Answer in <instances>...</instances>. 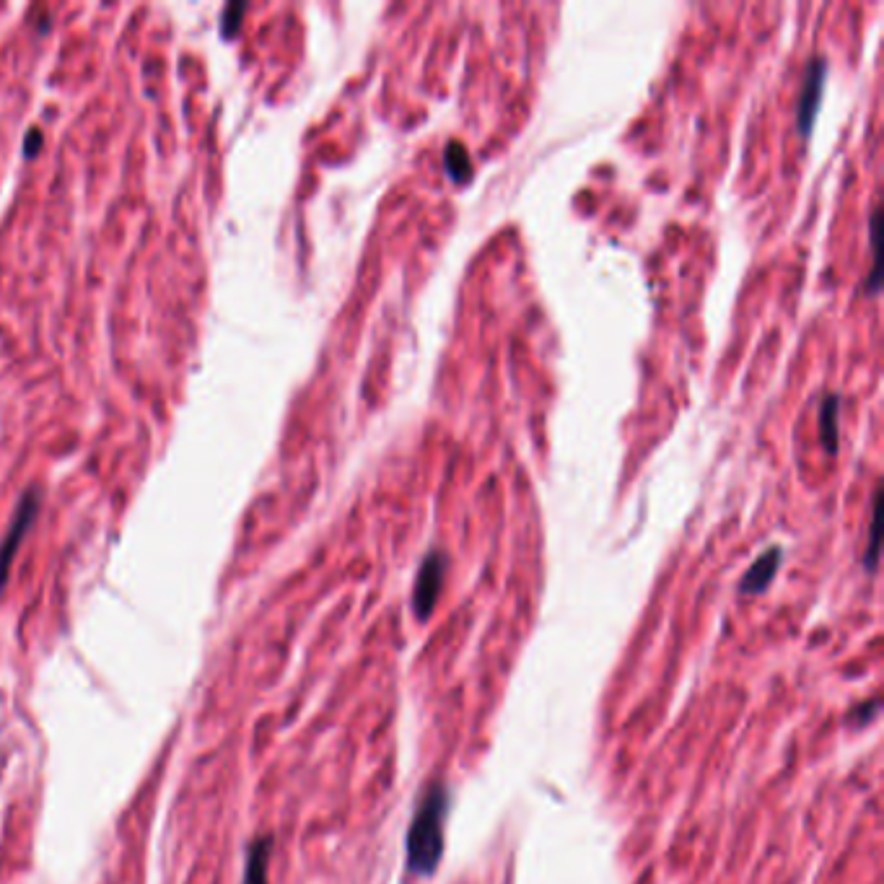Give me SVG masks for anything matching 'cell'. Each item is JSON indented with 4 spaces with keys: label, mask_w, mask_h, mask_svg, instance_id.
Instances as JSON below:
<instances>
[{
    "label": "cell",
    "mask_w": 884,
    "mask_h": 884,
    "mask_svg": "<svg viewBox=\"0 0 884 884\" xmlns=\"http://www.w3.org/2000/svg\"><path fill=\"white\" fill-rule=\"evenodd\" d=\"M446 812H449V791L444 789V783H431L415 809L413 825L405 840L410 877H431L439 869L444 856Z\"/></svg>",
    "instance_id": "1"
},
{
    "label": "cell",
    "mask_w": 884,
    "mask_h": 884,
    "mask_svg": "<svg viewBox=\"0 0 884 884\" xmlns=\"http://www.w3.org/2000/svg\"><path fill=\"white\" fill-rule=\"evenodd\" d=\"M39 509H42V490L39 488L26 490L24 496H21L19 506H16V514H13L11 524H8V532L3 535V542H0V589L6 586L8 573H11V566H13V558H16V553H19V547H21V542H24L26 532L32 529Z\"/></svg>",
    "instance_id": "2"
},
{
    "label": "cell",
    "mask_w": 884,
    "mask_h": 884,
    "mask_svg": "<svg viewBox=\"0 0 884 884\" xmlns=\"http://www.w3.org/2000/svg\"><path fill=\"white\" fill-rule=\"evenodd\" d=\"M446 568H449V558H446L444 550H431L420 563L413 586V612L420 623H426L433 610H436V602H439L441 589H444Z\"/></svg>",
    "instance_id": "3"
},
{
    "label": "cell",
    "mask_w": 884,
    "mask_h": 884,
    "mask_svg": "<svg viewBox=\"0 0 884 884\" xmlns=\"http://www.w3.org/2000/svg\"><path fill=\"white\" fill-rule=\"evenodd\" d=\"M827 70H830V65H827V60L822 58V55L809 58L807 68H804L802 94H799V102H796V130H799V135H804V138H809L812 130H815L817 115H820L822 94H825Z\"/></svg>",
    "instance_id": "4"
},
{
    "label": "cell",
    "mask_w": 884,
    "mask_h": 884,
    "mask_svg": "<svg viewBox=\"0 0 884 884\" xmlns=\"http://www.w3.org/2000/svg\"><path fill=\"white\" fill-rule=\"evenodd\" d=\"M781 560H783L781 547L778 545L768 547V550H765V553L747 568V573L742 576V581H739V592L747 594V597H750V594H763L765 589L773 584V579H776L778 568H781Z\"/></svg>",
    "instance_id": "5"
},
{
    "label": "cell",
    "mask_w": 884,
    "mask_h": 884,
    "mask_svg": "<svg viewBox=\"0 0 884 884\" xmlns=\"http://www.w3.org/2000/svg\"><path fill=\"white\" fill-rule=\"evenodd\" d=\"M270 853H273V835L257 838L247 851V866H244V884H268Z\"/></svg>",
    "instance_id": "6"
},
{
    "label": "cell",
    "mask_w": 884,
    "mask_h": 884,
    "mask_svg": "<svg viewBox=\"0 0 884 884\" xmlns=\"http://www.w3.org/2000/svg\"><path fill=\"white\" fill-rule=\"evenodd\" d=\"M838 410H840L838 395L822 397V402H820V441L830 457L838 452Z\"/></svg>",
    "instance_id": "7"
},
{
    "label": "cell",
    "mask_w": 884,
    "mask_h": 884,
    "mask_svg": "<svg viewBox=\"0 0 884 884\" xmlns=\"http://www.w3.org/2000/svg\"><path fill=\"white\" fill-rule=\"evenodd\" d=\"M444 166L446 174L452 179L454 185H465L472 177V161L467 148L459 143V140H449L444 148Z\"/></svg>",
    "instance_id": "8"
},
{
    "label": "cell",
    "mask_w": 884,
    "mask_h": 884,
    "mask_svg": "<svg viewBox=\"0 0 884 884\" xmlns=\"http://www.w3.org/2000/svg\"><path fill=\"white\" fill-rule=\"evenodd\" d=\"M869 247H872V273L864 280L866 296H877L882 288V249H879V208L869 216Z\"/></svg>",
    "instance_id": "9"
},
{
    "label": "cell",
    "mask_w": 884,
    "mask_h": 884,
    "mask_svg": "<svg viewBox=\"0 0 884 884\" xmlns=\"http://www.w3.org/2000/svg\"><path fill=\"white\" fill-rule=\"evenodd\" d=\"M879 503H882V490L877 488L872 501V519H869V547H866L864 555V568L869 573L877 571V560H879Z\"/></svg>",
    "instance_id": "10"
},
{
    "label": "cell",
    "mask_w": 884,
    "mask_h": 884,
    "mask_svg": "<svg viewBox=\"0 0 884 884\" xmlns=\"http://www.w3.org/2000/svg\"><path fill=\"white\" fill-rule=\"evenodd\" d=\"M244 11H247V3H231V6L223 8V13H221V34L223 37H231V34L239 32V19H242Z\"/></svg>",
    "instance_id": "11"
},
{
    "label": "cell",
    "mask_w": 884,
    "mask_h": 884,
    "mask_svg": "<svg viewBox=\"0 0 884 884\" xmlns=\"http://www.w3.org/2000/svg\"><path fill=\"white\" fill-rule=\"evenodd\" d=\"M39 140H42V133L39 130H29V138H26V156H34L39 151Z\"/></svg>",
    "instance_id": "12"
}]
</instances>
